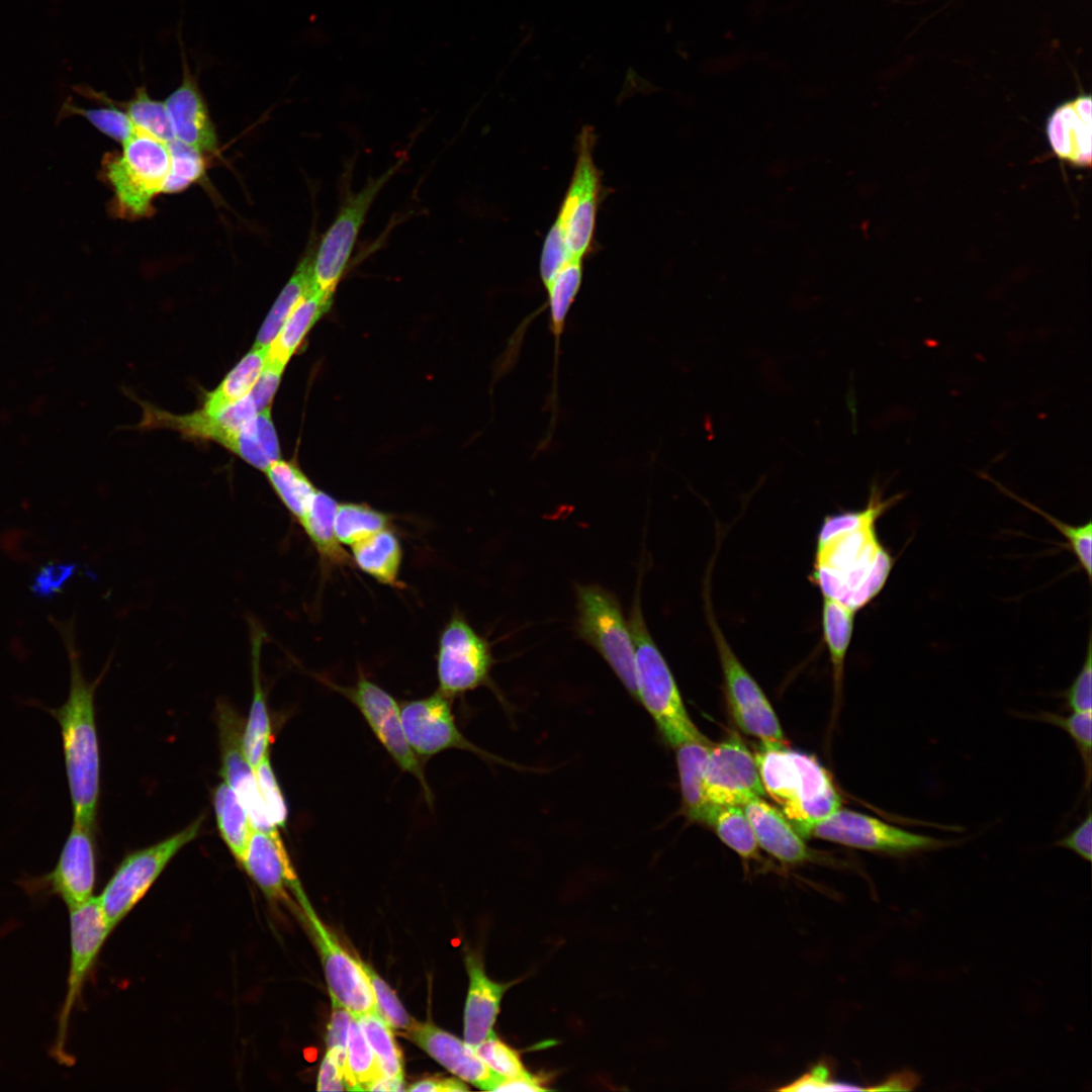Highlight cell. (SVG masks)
Returning a JSON list of instances; mask_svg holds the SVG:
<instances>
[{"label": "cell", "mask_w": 1092, "mask_h": 1092, "mask_svg": "<svg viewBox=\"0 0 1092 1092\" xmlns=\"http://www.w3.org/2000/svg\"><path fill=\"white\" fill-rule=\"evenodd\" d=\"M901 498L902 494L884 498L878 485L873 484L863 509L824 518L809 576L823 598L856 612L882 592L894 559L880 541L876 523Z\"/></svg>", "instance_id": "obj_1"}, {"label": "cell", "mask_w": 1092, "mask_h": 1092, "mask_svg": "<svg viewBox=\"0 0 1092 1092\" xmlns=\"http://www.w3.org/2000/svg\"><path fill=\"white\" fill-rule=\"evenodd\" d=\"M50 620L68 653L70 687L65 703L47 710L60 726L74 823L94 830L100 787L94 694L103 672L93 682L84 677L76 646L74 618L61 621L50 617Z\"/></svg>", "instance_id": "obj_2"}, {"label": "cell", "mask_w": 1092, "mask_h": 1092, "mask_svg": "<svg viewBox=\"0 0 1092 1092\" xmlns=\"http://www.w3.org/2000/svg\"><path fill=\"white\" fill-rule=\"evenodd\" d=\"M765 794L782 808L795 830L808 837L817 822L841 806L830 775L806 753L760 744L754 753Z\"/></svg>", "instance_id": "obj_3"}, {"label": "cell", "mask_w": 1092, "mask_h": 1092, "mask_svg": "<svg viewBox=\"0 0 1092 1092\" xmlns=\"http://www.w3.org/2000/svg\"><path fill=\"white\" fill-rule=\"evenodd\" d=\"M628 620L635 646L637 702L649 713L663 741L674 749L702 733L690 718L667 661L648 630L638 598Z\"/></svg>", "instance_id": "obj_4"}, {"label": "cell", "mask_w": 1092, "mask_h": 1092, "mask_svg": "<svg viewBox=\"0 0 1092 1092\" xmlns=\"http://www.w3.org/2000/svg\"><path fill=\"white\" fill-rule=\"evenodd\" d=\"M121 155H108L103 171L112 186L113 210L136 219L154 212V198L162 193L170 169L167 144L134 129Z\"/></svg>", "instance_id": "obj_5"}, {"label": "cell", "mask_w": 1092, "mask_h": 1092, "mask_svg": "<svg viewBox=\"0 0 1092 1092\" xmlns=\"http://www.w3.org/2000/svg\"><path fill=\"white\" fill-rule=\"evenodd\" d=\"M575 598L577 637L602 656L637 701L635 646L618 598L595 583L577 584Z\"/></svg>", "instance_id": "obj_6"}, {"label": "cell", "mask_w": 1092, "mask_h": 1092, "mask_svg": "<svg viewBox=\"0 0 1092 1092\" xmlns=\"http://www.w3.org/2000/svg\"><path fill=\"white\" fill-rule=\"evenodd\" d=\"M68 910L69 970L65 998L57 1016V1034L50 1054L59 1064L70 1066L73 1059L67 1052V1038L72 1011L81 999L84 984L112 929L96 897Z\"/></svg>", "instance_id": "obj_7"}, {"label": "cell", "mask_w": 1092, "mask_h": 1092, "mask_svg": "<svg viewBox=\"0 0 1092 1092\" xmlns=\"http://www.w3.org/2000/svg\"><path fill=\"white\" fill-rule=\"evenodd\" d=\"M202 820L197 818L183 830L121 861L96 897L112 930L146 895L173 856L198 835Z\"/></svg>", "instance_id": "obj_8"}, {"label": "cell", "mask_w": 1092, "mask_h": 1092, "mask_svg": "<svg viewBox=\"0 0 1092 1092\" xmlns=\"http://www.w3.org/2000/svg\"><path fill=\"white\" fill-rule=\"evenodd\" d=\"M707 609L727 703L735 723L760 744L785 746L787 741L769 701L730 646L711 609Z\"/></svg>", "instance_id": "obj_9"}, {"label": "cell", "mask_w": 1092, "mask_h": 1092, "mask_svg": "<svg viewBox=\"0 0 1092 1092\" xmlns=\"http://www.w3.org/2000/svg\"><path fill=\"white\" fill-rule=\"evenodd\" d=\"M595 142L594 129L583 127L576 141L574 171L554 221L570 256L580 260L593 248L601 194L600 171L593 157Z\"/></svg>", "instance_id": "obj_10"}, {"label": "cell", "mask_w": 1092, "mask_h": 1092, "mask_svg": "<svg viewBox=\"0 0 1092 1092\" xmlns=\"http://www.w3.org/2000/svg\"><path fill=\"white\" fill-rule=\"evenodd\" d=\"M401 164L398 161L378 177L370 178L342 203L313 254V278L318 289L334 293L372 203Z\"/></svg>", "instance_id": "obj_11"}, {"label": "cell", "mask_w": 1092, "mask_h": 1092, "mask_svg": "<svg viewBox=\"0 0 1092 1092\" xmlns=\"http://www.w3.org/2000/svg\"><path fill=\"white\" fill-rule=\"evenodd\" d=\"M808 837L903 856L947 846V840L910 832L860 812L838 808L814 824Z\"/></svg>", "instance_id": "obj_12"}, {"label": "cell", "mask_w": 1092, "mask_h": 1092, "mask_svg": "<svg viewBox=\"0 0 1092 1092\" xmlns=\"http://www.w3.org/2000/svg\"><path fill=\"white\" fill-rule=\"evenodd\" d=\"M493 661L488 641L462 615H453L439 638L438 691L453 699L487 685Z\"/></svg>", "instance_id": "obj_13"}, {"label": "cell", "mask_w": 1092, "mask_h": 1092, "mask_svg": "<svg viewBox=\"0 0 1092 1092\" xmlns=\"http://www.w3.org/2000/svg\"><path fill=\"white\" fill-rule=\"evenodd\" d=\"M95 881L93 829L73 822L54 869L24 878L19 885L32 899L56 896L70 909L94 897Z\"/></svg>", "instance_id": "obj_14"}, {"label": "cell", "mask_w": 1092, "mask_h": 1092, "mask_svg": "<svg viewBox=\"0 0 1092 1092\" xmlns=\"http://www.w3.org/2000/svg\"><path fill=\"white\" fill-rule=\"evenodd\" d=\"M327 684L354 704L390 757L401 770L413 775L419 781L426 799L431 803L430 786L420 758L406 740L401 723L400 705L394 698L363 676L351 687Z\"/></svg>", "instance_id": "obj_15"}, {"label": "cell", "mask_w": 1092, "mask_h": 1092, "mask_svg": "<svg viewBox=\"0 0 1092 1092\" xmlns=\"http://www.w3.org/2000/svg\"><path fill=\"white\" fill-rule=\"evenodd\" d=\"M295 896L318 949L331 1000L347 1009L354 1018L377 1011L371 985L360 961L349 954L323 924L303 890Z\"/></svg>", "instance_id": "obj_16"}, {"label": "cell", "mask_w": 1092, "mask_h": 1092, "mask_svg": "<svg viewBox=\"0 0 1092 1092\" xmlns=\"http://www.w3.org/2000/svg\"><path fill=\"white\" fill-rule=\"evenodd\" d=\"M400 717L406 740L421 759L447 749L468 750L483 758H499L470 742L456 725L452 699L436 691L433 695L400 705Z\"/></svg>", "instance_id": "obj_17"}, {"label": "cell", "mask_w": 1092, "mask_h": 1092, "mask_svg": "<svg viewBox=\"0 0 1092 1092\" xmlns=\"http://www.w3.org/2000/svg\"><path fill=\"white\" fill-rule=\"evenodd\" d=\"M703 786L707 802L714 805L742 806L766 795L754 754L737 734L712 744Z\"/></svg>", "instance_id": "obj_18"}, {"label": "cell", "mask_w": 1092, "mask_h": 1092, "mask_svg": "<svg viewBox=\"0 0 1092 1092\" xmlns=\"http://www.w3.org/2000/svg\"><path fill=\"white\" fill-rule=\"evenodd\" d=\"M217 720L223 782L233 789L246 809L253 829L266 833L276 843H283L279 829L268 816L255 771L244 755L241 719L228 704H219Z\"/></svg>", "instance_id": "obj_19"}, {"label": "cell", "mask_w": 1092, "mask_h": 1092, "mask_svg": "<svg viewBox=\"0 0 1092 1092\" xmlns=\"http://www.w3.org/2000/svg\"><path fill=\"white\" fill-rule=\"evenodd\" d=\"M141 428H167L188 439L214 441L231 450L238 433L257 415L250 394L216 413L202 408L188 415H173L149 403H142Z\"/></svg>", "instance_id": "obj_20"}, {"label": "cell", "mask_w": 1092, "mask_h": 1092, "mask_svg": "<svg viewBox=\"0 0 1092 1092\" xmlns=\"http://www.w3.org/2000/svg\"><path fill=\"white\" fill-rule=\"evenodd\" d=\"M401 1034L460 1080L481 1090L491 1091L500 1078L478 1058L473 1048L432 1022L414 1020Z\"/></svg>", "instance_id": "obj_21"}, {"label": "cell", "mask_w": 1092, "mask_h": 1092, "mask_svg": "<svg viewBox=\"0 0 1092 1092\" xmlns=\"http://www.w3.org/2000/svg\"><path fill=\"white\" fill-rule=\"evenodd\" d=\"M182 80L167 97L165 106L175 139L202 153L217 149V135L196 76L181 50Z\"/></svg>", "instance_id": "obj_22"}, {"label": "cell", "mask_w": 1092, "mask_h": 1092, "mask_svg": "<svg viewBox=\"0 0 1092 1092\" xmlns=\"http://www.w3.org/2000/svg\"><path fill=\"white\" fill-rule=\"evenodd\" d=\"M1053 153L1076 167L1091 165V97L1081 95L1059 105L1046 120Z\"/></svg>", "instance_id": "obj_23"}, {"label": "cell", "mask_w": 1092, "mask_h": 1092, "mask_svg": "<svg viewBox=\"0 0 1092 1092\" xmlns=\"http://www.w3.org/2000/svg\"><path fill=\"white\" fill-rule=\"evenodd\" d=\"M758 845L780 862L796 866L813 860L814 854L782 811L762 797L743 804Z\"/></svg>", "instance_id": "obj_24"}, {"label": "cell", "mask_w": 1092, "mask_h": 1092, "mask_svg": "<svg viewBox=\"0 0 1092 1092\" xmlns=\"http://www.w3.org/2000/svg\"><path fill=\"white\" fill-rule=\"evenodd\" d=\"M241 864L270 900L286 899V887L301 888L284 843L260 830H252Z\"/></svg>", "instance_id": "obj_25"}, {"label": "cell", "mask_w": 1092, "mask_h": 1092, "mask_svg": "<svg viewBox=\"0 0 1092 1092\" xmlns=\"http://www.w3.org/2000/svg\"><path fill=\"white\" fill-rule=\"evenodd\" d=\"M465 962L469 989L464 1008V1041L474 1048L493 1031L502 998L513 983L490 980L476 956L468 954Z\"/></svg>", "instance_id": "obj_26"}, {"label": "cell", "mask_w": 1092, "mask_h": 1092, "mask_svg": "<svg viewBox=\"0 0 1092 1092\" xmlns=\"http://www.w3.org/2000/svg\"><path fill=\"white\" fill-rule=\"evenodd\" d=\"M251 654L253 672V701L250 715L242 734V748L253 769L269 754L271 726L266 699L260 677V655L266 633L261 625L251 619Z\"/></svg>", "instance_id": "obj_27"}, {"label": "cell", "mask_w": 1092, "mask_h": 1092, "mask_svg": "<svg viewBox=\"0 0 1092 1092\" xmlns=\"http://www.w3.org/2000/svg\"><path fill=\"white\" fill-rule=\"evenodd\" d=\"M712 742L703 734L674 748L681 794V813L703 824L709 804L704 794V771Z\"/></svg>", "instance_id": "obj_28"}, {"label": "cell", "mask_w": 1092, "mask_h": 1092, "mask_svg": "<svg viewBox=\"0 0 1092 1092\" xmlns=\"http://www.w3.org/2000/svg\"><path fill=\"white\" fill-rule=\"evenodd\" d=\"M332 297V292L323 291L317 287L309 291L297 303L269 345L267 361L285 366L308 331L330 308Z\"/></svg>", "instance_id": "obj_29"}, {"label": "cell", "mask_w": 1092, "mask_h": 1092, "mask_svg": "<svg viewBox=\"0 0 1092 1092\" xmlns=\"http://www.w3.org/2000/svg\"><path fill=\"white\" fill-rule=\"evenodd\" d=\"M337 500L316 490L310 507L299 523L313 545L323 567H343L352 564V557L340 543L335 531Z\"/></svg>", "instance_id": "obj_30"}, {"label": "cell", "mask_w": 1092, "mask_h": 1092, "mask_svg": "<svg viewBox=\"0 0 1092 1092\" xmlns=\"http://www.w3.org/2000/svg\"><path fill=\"white\" fill-rule=\"evenodd\" d=\"M352 561L379 583L402 587L399 570L402 548L398 537L389 528L375 533L351 546Z\"/></svg>", "instance_id": "obj_31"}, {"label": "cell", "mask_w": 1092, "mask_h": 1092, "mask_svg": "<svg viewBox=\"0 0 1092 1092\" xmlns=\"http://www.w3.org/2000/svg\"><path fill=\"white\" fill-rule=\"evenodd\" d=\"M313 254L309 248L283 287L261 329L254 346L269 347L297 303L316 287L313 278Z\"/></svg>", "instance_id": "obj_32"}, {"label": "cell", "mask_w": 1092, "mask_h": 1092, "mask_svg": "<svg viewBox=\"0 0 1092 1092\" xmlns=\"http://www.w3.org/2000/svg\"><path fill=\"white\" fill-rule=\"evenodd\" d=\"M703 824L744 860L759 859V845L741 806L711 804Z\"/></svg>", "instance_id": "obj_33"}, {"label": "cell", "mask_w": 1092, "mask_h": 1092, "mask_svg": "<svg viewBox=\"0 0 1092 1092\" xmlns=\"http://www.w3.org/2000/svg\"><path fill=\"white\" fill-rule=\"evenodd\" d=\"M855 613L854 610L835 600L823 598L821 615L823 639L832 666L836 695L842 687L844 662L853 633Z\"/></svg>", "instance_id": "obj_34"}, {"label": "cell", "mask_w": 1092, "mask_h": 1092, "mask_svg": "<svg viewBox=\"0 0 1092 1092\" xmlns=\"http://www.w3.org/2000/svg\"><path fill=\"white\" fill-rule=\"evenodd\" d=\"M230 451L262 471L279 460V443L271 419L270 406L257 413L255 418L238 433Z\"/></svg>", "instance_id": "obj_35"}, {"label": "cell", "mask_w": 1092, "mask_h": 1092, "mask_svg": "<svg viewBox=\"0 0 1092 1092\" xmlns=\"http://www.w3.org/2000/svg\"><path fill=\"white\" fill-rule=\"evenodd\" d=\"M268 348L253 346L218 387L205 395L201 408L207 413H216L247 396L265 366Z\"/></svg>", "instance_id": "obj_36"}, {"label": "cell", "mask_w": 1092, "mask_h": 1092, "mask_svg": "<svg viewBox=\"0 0 1092 1092\" xmlns=\"http://www.w3.org/2000/svg\"><path fill=\"white\" fill-rule=\"evenodd\" d=\"M213 805L220 835L236 859L242 863L253 830L249 815L225 782L215 789Z\"/></svg>", "instance_id": "obj_37"}, {"label": "cell", "mask_w": 1092, "mask_h": 1092, "mask_svg": "<svg viewBox=\"0 0 1092 1092\" xmlns=\"http://www.w3.org/2000/svg\"><path fill=\"white\" fill-rule=\"evenodd\" d=\"M582 271V260L572 259L543 283L548 296L550 330L555 341L556 356L566 317L581 286Z\"/></svg>", "instance_id": "obj_38"}, {"label": "cell", "mask_w": 1092, "mask_h": 1092, "mask_svg": "<svg viewBox=\"0 0 1092 1092\" xmlns=\"http://www.w3.org/2000/svg\"><path fill=\"white\" fill-rule=\"evenodd\" d=\"M265 472L280 502L292 519L300 523L316 491L313 484L293 462L277 460Z\"/></svg>", "instance_id": "obj_39"}, {"label": "cell", "mask_w": 1092, "mask_h": 1092, "mask_svg": "<svg viewBox=\"0 0 1092 1092\" xmlns=\"http://www.w3.org/2000/svg\"><path fill=\"white\" fill-rule=\"evenodd\" d=\"M391 518L365 504L338 505L335 531L342 545L352 546L375 533L389 528Z\"/></svg>", "instance_id": "obj_40"}, {"label": "cell", "mask_w": 1092, "mask_h": 1092, "mask_svg": "<svg viewBox=\"0 0 1092 1092\" xmlns=\"http://www.w3.org/2000/svg\"><path fill=\"white\" fill-rule=\"evenodd\" d=\"M364 1036L371 1046L382 1076L403 1078V1063L391 1027L377 1011L356 1017Z\"/></svg>", "instance_id": "obj_41"}, {"label": "cell", "mask_w": 1092, "mask_h": 1092, "mask_svg": "<svg viewBox=\"0 0 1092 1092\" xmlns=\"http://www.w3.org/2000/svg\"><path fill=\"white\" fill-rule=\"evenodd\" d=\"M382 1076L376 1057L356 1020L350 1023L347 1038L346 1075L347 1090H366Z\"/></svg>", "instance_id": "obj_42"}, {"label": "cell", "mask_w": 1092, "mask_h": 1092, "mask_svg": "<svg viewBox=\"0 0 1092 1092\" xmlns=\"http://www.w3.org/2000/svg\"><path fill=\"white\" fill-rule=\"evenodd\" d=\"M122 107L134 129L169 144L175 140L165 103L153 99L145 86L138 87L133 96Z\"/></svg>", "instance_id": "obj_43"}, {"label": "cell", "mask_w": 1092, "mask_h": 1092, "mask_svg": "<svg viewBox=\"0 0 1092 1092\" xmlns=\"http://www.w3.org/2000/svg\"><path fill=\"white\" fill-rule=\"evenodd\" d=\"M1029 718L1041 721L1064 730L1074 741L1084 768V788L1089 790L1091 783L1092 760V711L1071 712L1069 715H1061L1053 712H1038L1028 715Z\"/></svg>", "instance_id": "obj_44"}, {"label": "cell", "mask_w": 1092, "mask_h": 1092, "mask_svg": "<svg viewBox=\"0 0 1092 1092\" xmlns=\"http://www.w3.org/2000/svg\"><path fill=\"white\" fill-rule=\"evenodd\" d=\"M167 146L170 169L162 193L172 194L200 180L205 172V161L202 152L176 139Z\"/></svg>", "instance_id": "obj_45"}, {"label": "cell", "mask_w": 1092, "mask_h": 1092, "mask_svg": "<svg viewBox=\"0 0 1092 1092\" xmlns=\"http://www.w3.org/2000/svg\"><path fill=\"white\" fill-rule=\"evenodd\" d=\"M473 1050L478 1058L500 1077L518 1078L529 1074L518 1052L502 1041L494 1031Z\"/></svg>", "instance_id": "obj_46"}, {"label": "cell", "mask_w": 1092, "mask_h": 1092, "mask_svg": "<svg viewBox=\"0 0 1092 1092\" xmlns=\"http://www.w3.org/2000/svg\"><path fill=\"white\" fill-rule=\"evenodd\" d=\"M360 963L371 985L379 1015L391 1028L398 1029L401 1032L406 1030L415 1019L407 1014L394 991L378 976L373 968L362 961Z\"/></svg>", "instance_id": "obj_47"}, {"label": "cell", "mask_w": 1092, "mask_h": 1092, "mask_svg": "<svg viewBox=\"0 0 1092 1092\" xmlns=\"http://www.w3.org/2000/svg\"><path fill=\"white\" fill-rule=\"evenodd\" d=\"M71 111L84 116L98 130L116 142H126L134 132V126L125 110L110 101L105 107L80 108L71 106Z\"/></svg>", "instance_id": "obj_48"}, {"label": "cell", "mask_w": 1092, "mask_h": 1092, "mask_svg": "<svg viewBox=\"0 0 1092 1092\" xmlns=\"http://www.w3.org/2000/svg\"><path fill=\"white\" fill-rule=\"evenodd\" d=\"M79 563L72 561L49 562L39 567L32 576L30 592L40 600H52L62 593L65 585L78 573Z\"/></svg>", "instance_id": "obj_49"}, {"label": "cell", "mask_w": 1092, "mask_h": 1092, "mask_svg": "<svg viewBox=\"0 0 1092 1092\" xmlns=\"http://www.w3.org/2000/svg\"><path fill=\"white\" fill-rule=\"evenodd\" d=\"M1023 503V502H1022ZM1026 507L1034 510L1045 520H1048L1057 530H1059L1069 543V548L1073 551L1074 555L1078 559L1080 565L1086 572L1089 579H1091L1092 564H1091V552H1092V524L1088 521L1086 524L1075 526L1066 524L1059 519L1049 515L1048 513L1035 508L1028 503H1023Z\"/></svg>", "instance_id": "obj_50"}, {"label": "cell", "mask_w": 1092, "mask_h": 1092, "mask_svg": "<svg viewBox=\"0 0 1092 1092\" xmlns=\"http://www.w3.org/2000/svg\"><path fill=\"white\" fill-rule=\"evenodd\" d=\"M254 771L272 824L278 829L284 828L287 820V808L273 772L269 754L263 758Z\"/></svg>", "instance_id": "obj_51"}, {"label": "cell", "mask_w": 1092, "mask_h": 1092, "mask_svg": "<svg viewBox=\"0 0 1092 1092\" xmlns=\"http://www.w3.org/2000/svg\"><path fill=\"white\" fill-rule=\"evenodd\" d=\"M332 1015L327 1031V1053L341 1068L344 1079L346 1075L347 1038L352 1014L343 1006L332 1001Z\"/></svg>", "instance_id": "obj_52"}, {"label": "cell", "mask_w": 1092, "mask_h": 1092, "mask_svg": "<svg viewBox=\"0 0 1092 1092\" xmlns=\"http://www.w3.org/2000/svg\"><path fill=\"white\" fill-rule=\"evenodd\" d=\"M1061 697L1072 712L1092 711V653L1089 637L1087 654L1078 674Z\"/></svg>", "instance_id": "obj_53"}, {"label": "cell", "mask_w": 1092, "mask_h": 1092, "mask_svg": "<svg viewBox=\"0 0 1092 1092\" xmlns=\"http://www.w3.org/2000/svg\"><path fill=\"white\" fill-rule=\"evenodd\" d=\"M783 1091H862L863 1087L837 1082L831 1079L828 1067L821 1063L813 1067L806 1074L780 1088Z\"/></svg>", "instance_id": "obj_54"}, {"label": "cell", "mask_w": 1092, "mask_h": 1092, "mask_svg": "<svg viewBox=\"0 0 1092 1092\" xmlns=\"http://www.w3.org/2000/svg\"><path fill=\"white\" fill-rule=\"evenodd\" d=\"M561 234L553 223L549 230L542 247L540 258V276L542 283L546 282L559 268L572 260Z\"/></svg>", "instance_id": "obj_55"}, {"label": "cell", "mask_w": 1092, "mask_h": 1092, "mask_svg": "<svg viewBox=\"0 0 1092 1092\" xmlns=\"http://www.w3.org/2000/svg\"><path fill=\"white\" fill-rule=\"evenodd\" d=\"M284 367L285 366L283 365L268 362L266 360L259 378L249 393L254 401L257 413L269 406L280 383Z\"/></svg>", "instance_id": "obj_56"}, {"label": "cell", "mask_w": 1092, "mask_h": 1092, "mask_svg": "<svg viewBox=\"0 0 1092 1092\" xmlns=\"http://www.w3.org/2000/svg\"><path fill=\"white\" fill-rule=\"evenodd\" d=\"M1055 845L1067 848L1081 858L1090 861L1092 858V815L1090 810L1086 818L1069 834L1059 839Z\"/></svg>", "instance_id": "obj_57"}, {"label": "cell", "mask_w": 1092, "mask_h": 1092, "mask_svg": "<svg viewBox=\"0 0 1092 1092\" xmlns=\"http://www.w3.org/2000/svg\"><path fill=\"white\" fill-rule=\"evenodd\" d=\"M317 1091H343L347 1090L343 1072L339 1065L328 1054L325 1055L317 1074Z\"/></svg>", "instance_id": "obj_58"}, {"label": "cell", "mask_w": 1092, "mask_h": 1092, "mask_svg": "<svg viewBox=\"0 0 1092 1092\" xmlns=\"http://www.w3.org/2000/svg\"><path fill=\"white\" fill-rule=\"evenodd\" d=\"M406 1090L421 1092H460L467 1091L468 1087L456 1078L431 1077L422 1079L410 1085Z\"/></svg>", "instance_id": "obj_59"}, {"label": "cell", "mask_w": 1092, "mask_h": 1092, "mask_svg": "<svg viewBox=\"0 0 1092 1092\" xmlns=\"http://www.w3.org/2000/svg\"><path fill=\"white\" fill-rule=\"evenodd\" d=\"M548 1088L543 1086V1081L540 1077L532 1074L521 1076L518 1078H504L493 1085L491 1091H547Z\"/></svg>", "instance_id": "obj_60"}, {"label": "cell", "mask_w": 1092, "mask_h": 1092, "mask_svg": "<svg viewBox=\"0 0 1092 1092\" xmlns=\"http://www.w3.org/2000/svg\"><path fill=\"white\" fill-rule=\"evenodd\" d=\"M919 1080L917 1076L911 1072H902L897 1075L889 1077L883 1083L878 1084L875 1087L867 1088L869 1091H910L916 1088Z\"/></svg>", "instance_id": "obj_61"}, {"label": "cell", "mask_w": 1092, "mask_h": 1092, "mask_svg": "<svg viewBox=\"0 0 1092 1092\" xmlns=\"http://www.w3.org/2000/svg\"><path fill=\"white\" fill-rule=\"evenodd\" d=\"M403 1078L380 1076L373 1081L366 1090L368 1091H403L405 1090Z\"/></svg>", "instance_id": "obj_62"}]
</instances>
